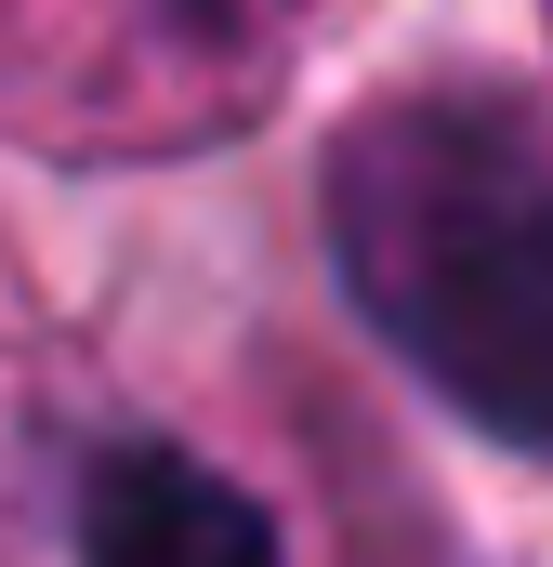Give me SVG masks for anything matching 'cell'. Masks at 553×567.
Listing matches in <instances>:
<instances>
[{"label": "cell", "mask_w": 553, "mask_h": 567, "mask_svg": "<svg viewBox=\"0 0 553 567\" xmlns=\"http://www.w3.org/2000/svg\"><path fill=\"white\" fill-rule=\"evenodd\" d=\"M80 567H276V528L198 449H106L80 475Z\"/></svg>", "instance_id": "cell-3"}, {"label": "cell", "mask_w": 553, "mask_h": 567, "mask_svg": "<svg viewBox=\"0 0 553 567\" xmlns=\"http://www.w3.org/2000/svg\"><path fill=\"white\" fill-rule=\"evenodd\" d=\"M330 0H0V120L53 158L211 145L290 80Z\"/></svg>", "instance_id": "cell-2"}, {"label": "cell", "mask_w": 553, "mask_h": 567, "mask_svg": "<svg viewBox=\"0 0 553 567\" xmlns=\"http://www.w3.org/2000/svg\"><path fill=\"white\" fill-rule=\"evenodd\" d=\"M330 251L448 410L553 449V133L474 93L369 106L330 145Z\"/></svg>", "instance_id": "cell-1"}]
</instances>
